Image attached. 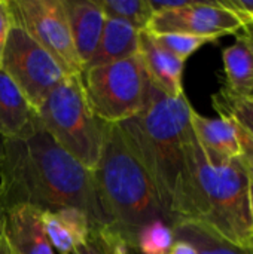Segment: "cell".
Segmentation results:
<instances>
[{
    "label": "cell",
    "mask_w": 253,
    "mask_h": 254,
    "mask_svg": "<svg viewBox=\"0 0 253 254\" xmlns=\"http://www.w3.org/2000/svg\"><path fill=\"white\" fill-rule=\"evenodd\" d=\"M192 106L186 95L167 97L152 86L145 110L119 125L121 132L148 173L167 223L200 222V205L192 174L195 134Z\"/></svg>",
    "instance_id": "obj_1"
},
{
    "label": "cell",
    "mask_w": 253,
    "mask_h": 254,
    "mask_svg": "<svg viewBox=\"0 0 253 254\" xmlns=\"http://www.w3.org/2000/svg\"><path fill=\"white\" fill-rule=\"evenodd\" d=\"M28 204L42 211L82 210L92 225L109 226L92 171L66 153L40 127L24 140H3L0 205Z\"/></svg>",
    "instance_id": "obj_2"
},
{
    "label": "cell",
    "mask_w": 253,
    "mask_h": 254,
    "mask_svg": "<svg viewBox=\"0 0 253 254\" xmlns=\"http://www.w3.org/2000/svg\"><path fill=\"white\" fill-rule=\"evenodd\" d=\"M101 207L110 228L131 250L139 232L151 222H167L157 190L118 124H104L100 159L92 171Z\"/></svg>",
    "instance_id": "obj_3"
},
{
    "label": "cell",
    "mask_w": 253,
    "mask_h": 254,
    "mask_svg": "<svg viewBox=\"0 0 253 254\" xmlns=\"http://www.w3.org/2000/svg\"><path fill=\"white\" fill-rule=\"evenodd\" d=\"M192 174L200 205V222L239 247H252L251 177L242 161L212 162L195 137Z\"/></svg>",
    "instance_id": "obj_4"
},
{
    "label": "cell",
    "mask_w": 253,
    "mask_h": 254,
    "mask_svg": "<svg viewBox=\"0 0 253 254\" xmlns=\"http://www.w3.org/2000/svg\"><path fill=\"white\" fill-rule=\"evenodd\" d=\"M36 113L49 137L81 165L94 171L101 153L104 122L89 106L82 74L66 76Z\"/></svg>",
    "instance_id": "obj_5"
},
{
    "label": "cell",
    "mask_w": 253,
    "mask_h": 254,
    "mask_svg": "<svg viewBox=\"0 0 253 254\" xmlns=\"http://www.w3.org/2000/svg\"><path fill=\"white\" fill-rule=\"evenodd\" d=\"M84 88L95 116L104 124H121L145 110L152 85L139 54L84 70Z\"/></svg>",
    "instance_id": "obj_6"
},
{
    "label": "cell",
    "mask_w": 253,
    "mask_h": 254,
    "mask_svg": "<svg viewBox=\"0 0 253 254\" xmlns=\"http://www.w3.org/2000/svg\"><path fill=\"white\" fill-rule=\"evenodd\" d=\"M0 68L18 86L34 112L67 76L58 63L15 19L3 48Z\"/></svg>",
    "instance_id": "obj_7"
},
{
    "label": "cell",
    "mask_w": 253,
    "mask_h": 254,
    "mask_svg": "<svg viewBox=\"0 0 253 254\" xmlns=\"http://www.w3.org/2000/svg\"><path fill=\"white\" fill-rule=\"evenodd\" d=\"M13 19L70 74H82L84 65L76 54L63 0H13Z\"/></svg>",
    "instance_id": "obj_8"
},
{
    "label": "cell",
    "mask_w": 253,
    "mask_h": 254,
    "mask_svg": "<svg viewBox=\"0 0 253 254\" xmlns=\"http://www.w3.org/2000/svg\"><path fill=\"white\" fill-rule=\"evenodd\" d=\"M242 28L243 22L219 1H189L180 9L154 15L146 31L151 34L180 33L216 40Z\"/></svg>",
    "instance_id": "obj_9"
},
{
    "label": "cell",
    "mask_w": 253,
    "mask_h": 254,
    "mask_svg": "<svg viewBox=\"0 0 253 254\" xmlns=\"http://www.w3.org/2000/svg\"><path fill=\"white\" fill-rule=\"evenodd\" d=\"M4 237L10 254H54L43 225V211L21 204L6 210Z\"/></svg>",
    "instance_id": "obj_10"
},
{
    "label": "cell",
    "mask_w": 253,
    "mask_h": 254,
    "mask_svg": "<svg viewBox=\"0 0 253 254\" xmlns=\"http://www.w3.org/2000/svg\"><path fill=\"white\" fill-rule=\"evenodd\" d=\"M139 57L148 79L154 88L167 97H179L183 92L182 74L183 64L169 51L161 48L151 33L140 31L139 37Z\"/></svg>",
    "instance_id": "obj_11"
},
{
    "label": "cell",
    "mask_w": 253,
    "mask_h": 254,
    "mask_svg": "<svg viewBox=\"0 0 253 254\" xmlns=\"http://www.w3.org/2000/svg\"><path fill=\"white\" fill-rule=\"evenodd\" d=\"M194 134L212 162H228L240 159L243 147L237 127L225 118H207L191 110Z\"/></svg>",
    "instance_id": "obj_12"
},
{
    "label": "cell",
    "mask_w": 253,
    "mask_h": 254,
    "mask_svg": "<svg viewBox=\"0 0 253 254\" xmlns=\"http://www.w3.org/2000/svg\"><path fill=\"white\" fill-rule=\"evenodd\" d=\"M40 127L37 113L0 68V137L3 140H24Z\"/></svg>",
    "instance_id": "obj_13"
},
{
    "label": "cell",
    "mask_w": 253,
    "mask_h": 254,
    "mask_svg": "<svg viewBox=\"0 0 253 254\" xmlns=\"http://www.w3.org/2000/svg\"><path fill=\"white\" fill-rule=\"evenodd\" d=\"M63 3L73 45L85 70L98 46L106 16L95 0H63Z\"/></svg>",
    "instance_id": "obj_14"
},
{
    "label": "cell",
    "mask_w": 253,
    "mask_h": 254,
    "mask_svg": "<svg viewBox=\"0 0 253 254\" xmlns=\"http://www.w3.org/2000/svg\"><path fill=\"white\" fill-rule=\"evenodd\" d=\"M43 225L54 250L60 254H70L85 243L92 222L78 208H61L43 211Z\"/></svg>",
    "instance_id": "obj_15"
},
{
    "label": "cell",
    "mask_w": 253,
    "mask_h": 254,
    "mask_svg": "<svg viewBox=\"0 0 253 254\" xmlns=\"http://www.w3.org/2000/svg\"><path fill=\"white\" fill-rule=\"evenodd\" d=\"M140 31L143 30H139L128 22L106 18L98 46L85 70L137 55Z\"/></svg>",
    "instance_id": "obj_16"
},
{
    "label": "cell",
    "mask_w": 253,
    "mask_h": 254,
    "mask_svg": "<svg viewBox=\"0 0 253 254\" xmlns=\"http://www.w3.org/2000/svg\"><path fill=\"white\" fill-rule=\"evenodd\" d=\"M227 89L236 95L248 97L253 88V37L239 36L224 54Z\"/></svg>",
    "instance_id": "obj_17"
},
{
    "label": "cell",
    "mask_w": 253,
    "mask_h": 254,
    "mask_svg": "<svg viewBox=\"0 0 253 254\" xmlns=\"http://www.w3.org/2000/svg\"><path fill=\"white\" fill-rule=\"evenodd\" d=\"M174 240L192 244L198 254H253L252 247H239L201 222H179L171 226Z\"/></svg>",
    "instance_id": "obj_18"
},
{
    "label": "cell",
    "mask_w": 253,
    "mask_h": 254,
    "mask_svg": "<svg viewBox=\"0 0 253 254\" xmlns=\"http://www.w3.org/2000/svg\"><path fill=\"white\" fill-rule=\"evenodd\" d=\"M106 18L119 19L130 25L146 30L154 13L148 0H95Z\"/></svg>",
    "instance_id": "obj_19"
},
{
    "label": "cell",
    "mask_w": 253,
    "mask_h": 254,
    "mask_svg": "<svg viewBox=\"0 0 253 254\" xmlns=\"http://www.w3.org/2000/svg\"><path fill=\"white\" fill-rule=\"evenodd\" d=\"M212 104L219 118L234 122L253 141V110L243 101L242 97L233 94L224 86L212 97Z\"/></svg>",
    "instance_id": "obj_20"
},
{
    "label": "cell",
    "mask_w": 253,
    "mask_h": 254,
    "mask_svg": "<svg viewBox=\"0 0 253 254\" xmlns=\"http://www.w3.org/2000/svg\"><path fill=\"white\" fill-rule=\"evenodd\" d=\"M174 243L171 226L163 219L148 223L137 235L136 249L140 254H169Z\"/></svg>",
    "instance_id": "obj_21"
},
{
    "label": "cell",
    "mask_w": 253,
    "mask_h": 254,
    "mask_svg": "<svg viewBox=\"0 0 253 254\" xmlns=\"http://www.w3.org/2000/svg\"><path fill=\"white\" fill-rule=\"evenodd\" d=\"M127 244L109 226L92 225L84 244L70 254H119Z\"/></svg>",
    "instance_id": "obj_22"
},
{
    "label": "cell",
    "mask_w": 253,
    "mask_h": 254,
    "mask_svg": "<svg viewBox=\"0 0 253 254\" xmlns=\"http://www.w3.org/2000/svg\"><path fill=\"white\" fill-rule=\"evenodd\" d=\"M155 42L174 55L177 60L185 63L195 51L204 46L209 42H213L207 37H198L191 34H180V33H166V34H152Z\"/></svg>",
    "instance_id": "obj_23"
},
{
    "label": "cell",
    "mask_w": 253,
    "mask_h": 254,
    "mask_svg": "<svg viewBox=\"0 0 253 254\" xmlns=\"http://www.w3.org/2000/svg\"><path fill=\"white\" fill-rule=\"evenodd\" d=\"M12 24H13V15L10 9V1L0 0V58Z\"/></svg>",
    "instance_id": "obj_24"
},
{
    "label": "cell",
    "mask_w": 253,
    "mask_h": 254,
    "mask_svg": "<svg viewBox=\"0 0 253 254\" xmlns=\"http://www.w3.org/2000/svg\"><path fill=\"white\" fill-rule=\"evenodd\" d=\"M239 134H240V141H242V147H243V155H242L240 161H242L245 170L248 171L249 177L253 180V141L252 138L242 129H239Z\"/></svg>",
    "instance_id": "obj_25"
},
{
    "label": "cell",
    "mask_w": 253,
    "mask_h": 254,
    "mask_svg": "<svg viewBox=\"0 0 253 254\" xmlns=\"http://www.w3.org/2000/svg\"><path fill=\"white\" fill-rule=\"evenodd\" d=\"M151 10L154 15L157 13H164V12H171L176 9H180L189 3V0H177V1H170V0H148Z\"/></svg>",
    "instance_id": "obj_26"
},
{
    "label": "cell",
    "mask_w": 253,
    "mask_h": 254,
    "mask_svg": "<svg viewBox=\"0 0 253 254\" xmlns=\"http://www.w3.org/2000/svg\"><path fill=\"white\" fill-rule=\"evenodd\" d=\"M169 254H198L195 247L186 241H182V240H174L171 249Z\"/></svg>",
    "instance_id": "obj_27"
},
{
    "label": "cell",
    "mask_w": 253,
    "mask_h": 254,
    "mask_svg": "<svg viewBox=\"0 0 253 254\" xmlns=\"http://www.w3.org/2000/svg\"><path fill=\"white\" fill-rule=\"evenodd\" d=\"M0 254H10L9 250V246H7V241H6V237H4V232L0 238Z\"/></svg>",
    "instance_id": "obj_28"
},
{
    "label": "cell",
    "mask_w": 253,
    "mask_h": 254,
    "mask_svg": "<svg viewBox=\"0 0 253 254\" xmlns=\"http://www.w3.org/2000/svg\"><path fill=\"white\" fill-rule=\"evenodd\" d=\"M4 220H6V213L0 205V238H1V235L4 232Z\"/></svg>",
    "instance_id": "obj_29"
},
{
    "label": "cell",
    "mask_w": 253,
    "mask_h": 254,
    "mask_svg": "<svg viewBox=\"0 0 253 254\" xmlns=\"http://www.w3.org/2000/svg\"><path fill=\"white\" fill-rule=\"evenodd\" d=\"M249 195H251V214H252V228H253V180L251 179V186H249Z\"/></svg>",
    "instance_id": "obj_30"
},
{
    "label": "cell",
    "mask_w": 253,
    "mask_h": 254,
    "mask_svg": "<svg viewBox=\"0 0 253 254\" xmlns=\"http://www.w3.org/2000/svg\"><path fill=\"white\" fill-rule=\"evenodd\" d=\"M239 97H240V95H239ZM242 98H243V101H245V103L253 110V97H242Z\"/></svg>",
    "instance_id": "obj_31"
},
{
    "label": "cell",
    "mask_w": 253,
    "mask_h": 254,
    "mask_svg": "<svg viewBox=\"0 0 253 254\" xmlns=\"http://www.w3.org/2000/svg\"><path fill=\"white\" fill-rule=\"evenodd\" d=\"M1 158H3V138L0 137V165H1Z\"/></svg>",
    "instance_id": "obj_32"
},
{
    "label": "cell",
    "mask_w": 253,
    "mask_h": 254,
    "mask_svg": "<svg viewBox=\"0 0 253 254\" xmlns=\"http://www.w3.org/2000/svg\"><path fill=\"white\" fill-rule=\"evenodd\" d=\"M248 97H253V88H252V91L249 92V95H248Z\"/></svg>",
    "instance_id": "obj_33"
},
{
    "label": "cell",
    "mask_w": 253,
    "mask_h": 254,
    "mask_svg": "<svg viewBox=\"0 0 253 254\" xmlns=\"http://www.w3.org/2000/svg\"><path fill=\"white\" fill-rule=\"evenodd\" d=\"M249 28H253V22L249 25V27H248V28H246V30H249Z\"/></svg>",
    "instance_id": "obj_34"
},
{
    "label": "cell",
    "mask_w": 253,
    "mask_h": 254,
    "mask_svg": "<svg viewBox=\"0 0 253 254\" xmlns=\"http://www.w3.org/2000/svg\"><path fill=\"white\" fill-rule=\"evenodd\" d=\"M252 250H253V244H252Z\"/></svg>",
    "instance_id": "obj_35"
}]
</instances>
